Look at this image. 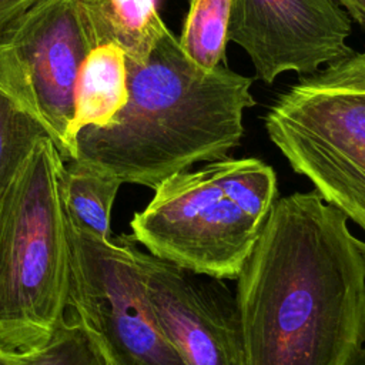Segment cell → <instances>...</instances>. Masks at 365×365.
Wrapping results in <instances>:
<instances>
[{
  "instance_id": "15",
  "label": "cell",
  "mask_w": 365,
  "mask_h": 365,
  "mask_svg": "<svg viewBox=\"0 0 365 365\" xmlns=\"http://www.w3.org/2000/svg\"><path fill=\"white\" fill-rule=\"evenodd\" d=\"M23 365H106L98 346L73 318L66 319L43 346L24 352Z\"/></svg>"
},
{
  "instance_id": "2",
  "label": "cell",
  "mask_w": 365,
  "mask_h": 365,
  "mask_svg": "<svg viewBox=\"0 0 365 365\" xmlns=\"http://www.w3.org/2000/svg\"><path fill=\"white\" fill-rule=\"evenodd\" d=\"M128 98L111 123L86 127L71 160L121 184L155 188L197 163L228 157L255 104L252 78L217 66L205 70L167 29L145 61L125 58Z\"/></svg>"
},
{
  "instance_id": "11",
  "label": "cell",
  "mask_w": 365,
  "mask_h": 365,
  "mask_svg": "<svg viewBox=\"0 0 365 365\" xmlns=\"http://www.w3.org/2000/svg\"><path fill=\"white\" fill-rule=\"evenodd\" d=\"M128 98L125 54L113 44L91 48L74 87L73 137L86 127H104L113 121Z\"/></svg>"
},
{
  "instance_id": "17",
  "label": "cell",
  "mask_w": 365,
  "mask_h": 365,
  "mask_svg": "<svg viewBox=\"0 0 365 365\" xmlns=\"http://www.w3.org/2000/svg\"><path fill=\"white\" fill-rule=\"evenodd\" d=\"M348 14L365 27V0H335Z\"/></svg>"
},
{
  "instance_id": "7",
  "label": "cell",
  "mask_w": 365,
  "mask_h": 365,
  "mask_svg": "<svg viewBox=\"0 0 365 365\" xmlns=\"http://www.w3.org/2000/svg\"><path fill=\"white\" fill-rule=\"evenodd\" d=\"M74 0H51L0 40V84L74 155V87L90 51Z\"/></svg>"
},
{
  "instance_id": "9",
  "label": "cell",
  "mask_w": 365,
  "mask_h": 365,
  "mask_svg": "<svg viewBox=\"0 0 365 365\" xmlns=\"http://www.w3.org/2000/svg\"><path fill=\"white\" fill-rule=\"evenodd\" d=\"M153 314L188 365H242L235 295L224 279L135 250Z\"/></svg>"
},
{
  "instance_id": "6",
  "label": "cell",
  "mask_w": 365,
  "mask_h": 365,
  "mask_svg": "<svg viewBox=\"0 0 365 365\" xmlns=\"http://www.w3.org/2000/svg\"><path fill=\"white\" fill-rule=\"evenodd\" d=\"M67 308L108 365H188L148 304L131 235L98 238L66 217Z\"/></svg>"
},
{
  "instance_id": "16",
  "label": "cell",
  "mask_w": 365,
  "mask_h": 365,
  "mask_svg": "<svg viewBox=\"0 0 365 365\" xmlns=\"http://www.w3.org/2000/svg\"><path fill=\"white\" fill-rule=\"evenodd\" d=\"M51 0H0V40Z\"/></svg>"
},
{
  "instance_id": "3",
  "label": "cell",
  "mask_w": 365,
  "mask_h": 365,
  "mask_svg": "<svg viewBox=\"0 0 365 365\" xmlns=\"http://www.w3.org/2000/svg\"><path fill=\"white\" fill-rule=\"evenodd\" d=\"M66 160L41 138L0 198V345L30 352L67 319Z\"/></svg>"
},
{
  "instance_id": "4",
  "label": "cell",
  "mask_w": 365,
  "mask_h": 365,
  "mask_svg": "<svg viewBox=\"0 0 365 365\" xmlns=\"http://www.w3.org/2000/svg\"><path fill=\"white\" fill-rule=\"evenodd\" d=\"M269 140L324 201L365 205V50L302 76L265 114Z\"/></svg>"
},
{
  "instance_id": "8",
  "label": "cell",
  "mask_w": 365,
  "mask_h": 365,
  "mask_svg": "<svg viewBox=\"0 0 365 365\" xmlns=\"http://www.w3.org/2000/svg\"><path fill=\"white\" fill-rule=\"evenodd\" d=\"M348 14L335 0H232L228 41L244 48L257 77L314 74L354 50Z\"/></svg>"
},
{
  "instance_id": "10",
  "label": "cell",
  "mask_w": 365,
  "mask_h": 365,
  "mask_svg": "<svg viewBox=\"0 0 365 365\" xmlns=\"http://www.w3.org/2000/svg\"><path fill=\"white\" fill-rule=\"evenodd\" d=\"M90 48L113 44L143 63L167 30L157 0H74Z\"/></svg>"
},
{
  "instance_id": "12",
  "label": "cell",
  "mask_w": 365,
  "mask_h": 365,
  "mask_svg": "<svg viewBox=\"0 0 365 365\" xmlns=\"http://www.w3.org/2000/svg\"><path fill=\"white\" fill-rule=\"evenodd\" d=\"M120 185L121 182L111 175L67 160L60 185L67 220L98 238H111L110 218Z\"/></svg>"
},
{
  "instance_id": "13",
  "label": "cell",
  "mask_w": 365,
  "mask_h": 365,
  "mask_svg": "<svg viewBox=\"0 0 365 365\" xmlns=\"http://www.w3.org/2000/svg\"><path fill=\"white\" fill-rule=\"evenodd\" d=\"M232 0H190L178 43L200 67L211 70L225 58Z\"/></svg>"
},
{
  "instance_id": "18",
  "label": "cell",
  "mask_w": 365,
  "mask_h": 365,
  "mask_svg": "<svg viewBox=\"0 0 365 365\" xmlns=\"http://www.w3.org/2000/svg\"><path fill=\"white\" fill-rule=\"evenodd\" d=\"M24 352L0 345V365H23Z\"/></svg>"
},
{
  "instance_id": "21",
  "label": "cell",
  "mask_w": 365,
  "mask_h": 365,
  "mask_svg": "<svg viewBox=\"0 0 365 365\" xmlns=\"http://www.w3.org/2000/svg\"><path fill=\"white\" fill-rule=\"evenodd\" d=\"M106 365H108V364H107V362H106Z\"/></svg>"
},
{
  "instance_id": "19",
  "label": "cell",
  "mask_w": 365,
  "mask_h": 365,
  "mask_svg": "<svg viewBox=\"0 0 365 365\" xmlns=\"http://www.w3.org/2000/svg\"><path fill=\"white\" fill-rule=\"evenodd\" d=\"M342 212L348 217L349 221L355 222L356 225H359L365 231V205L348 207Z\"/></svg>"
},
{
  "instance_id": "14",
  "label": "cell",
  "mask_w": 365,
  "mask_h": 365,
  "mask_svg": "<svg viewBox=\"0 0 365 365\" xmlns=\"http://www.w3.org/2000/svg\"><path fill=\"white\" fill-rule=\"evenodd\" d=\"M44 137L46 127L0 84V198Z\"/></svg>"
},
{
  "instance_id": "5",
  "label": "cell",
  "mask_w": 365,
  "mask_h": 365,
  "mask_svg": "<svg viewBox=\"0 0 365 365\" xmlns=\"http://www.w3.org/2000/svg\"><path fill=\"white\" fill-rule=\"evenodd\" d=\"M264 222L235 200L225 158L163 180L130 221L148 254L195 274L237 279Z\"/></svg>"
},
{
  "instance_id": "1",
  "label": "cell",
  "mask_w": 365,
  "mask_h": 365,
  "mask_svg": "<svg viewBox=\"0 0 365 365\" xmlns=\"http://www.w3.org/2000/svg\"><path fill=\"white\" fill-rule=\"evenodd\" d=\"M315 191L278 197L237 277L242 365H348L365 345V241Z\"/></svg>"
},
{
  "instance_id": "20",
  "label": "cell",
  "mask_w": 365,
  "mask_h": 365,
  "mask_svg": "<svg viewBox=\"0 0 365 365\" xmlns=\"http://www.w3.org/2000/svg\"><path fill=\"white\" fill-rule=\"evenodd\" d=\"M348 365H365V345L352 356Z\"/></svg>"
}]
</instances>
